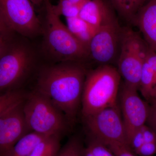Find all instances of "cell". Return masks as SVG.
Here are the masks:
<instances>
[{"label":"cell","mask_w":156,"mask_h":156,"mask_svg":"<svg viewBox=\"0 0 156 156\" xmlns=\"http://www.w3.org/2000/svg\"><path fill=\"white\" fill-rule=\"evenodd\" d=\"M87 73L80 62H59L45 66L40 71L34 90L48 98L72 125L81 105Z\"/></svg>","instance_id":"6da1fadb"},{"label":"cell","mask_w":156,"mask_h":156,"mask_svg":"<svg viewBox=\"0 0 156 156\" xmlns=\"http://www.w3.org/2000/svg\"><path fill=\"white\" fill-rule=\"evenodd\" d=\"M121 78L111 65H101L87 72L81 101L83 118L118 105Z\"/></svg>","instance_id":"7a4b0ae2"},{"label":"cell","mask_w":156,"mask_h":156,"mask_svg":"<svg viewBox=\"0 0 156 156\" xmlns=\"http://www.w3.org/2000/svg\"><path fill=\"white\" fill-rule=\"evenodd\" d=\"M46 3L44 46L46 52L58 62H80L89 57V48L70 31L53 11L48 0Z\"/></svg>","instance_id":"3957f363"},{"label":"cell","mask_w":156,"mask_h":156,"mask_svg":"<svg viewBox=\"0 0 156 156\" xmlns=\"http://www.w3.org/2000/svg\"><path fill=\"white\" fill-rule=\"evenodd\" d=\"M23 112L30 132L62 137L70 126L62 112L48 98L35 90L27 93Z\"/></svg>","instance_id":"277c9868"},{"label":"cell","mask_w":156,"mask_h":156,"mask_svg":"<svg viewBox=\"0 0 156 156\" xmlns=\"http://www.w3.org/2000/svg\"><path fill=\"white\" fill-rule=\"evenodd\" d=\"M148 48L139 34L129 27L122 28L117 69L124 83L137 90Z\"/></svg>","instance_id":"5b68a950"},{"label":"cell","mask_w":156,"mask_h":156,"mask_svg":"<svg viewBox=\"0 0 156 156\" xmlns=\"http://www.w3.org/2000/svg\"><path fill=\"white\" fill-rule=\"evenodd\" d=\"M0 55V93L18 89L17 87L29 75L34 64V55L30 47L18 43Z\"/></svg>","instance_id":"8992f818"},{"label":"cell","mask_w":156,"mask_h":156,"mask_svg":"<svg viewBox=\"0 0 156 156\" xmlns=\"http://www.w3.org/2000/svg\"><path fill=\"white\" fill-rule=\"evenodd\" d=\"M0 17L11 31L27 37L43 30L30 0H0Z\"/></svg>","instance_id":"52a82bcc"},{"label":"cell","mask_w":156,"mask_h":156,"mask_svg":"<svg viewBox=\"0 0 156 156\" xmlns=\"http://www.w3.org/2000/svg\"><path fill=\"white\" fill-rule=\"evenodd\" d=\"M83 118L90 137L105 144L118 143L128 146L118 105Z\"/></svg>","instance_id":"ba28073f"},{"label":"cell","mask_w":156,"mask_h":156,"mask_svg":"<svg viewBox=\"0 0 156 156\" xmlns=\"http://www.w3.org/2000/svg\"><path fill=\"white\" fill-rule=\"evenodd\" d=\"M122 31L117 18L98 29L89 44V56L101 65L117 61Z\"/></svg>","instance_id":"9c48e42d"},{"label":"cell","mask_w":156,"mask_h":156,"mask_svg":"<svg viewBox=\"0 0 156 156\" xmlns=\"http://www.w3.org/2000/svg\"><path fill=\"white\" fill-rule=\"evenodd\" d=\"M120 90L119 108L129 146L132 136L146 124L149 103L140 97L137 89L125 83Z\"/></svg>","instance_id":"30bf717a"},{"label":"cell","mask_w":156,"mask_h":156,"mask_svg":"<svg viewBox=\"0 0 156 156\" xmlns=\"http://www.w3.org/2000/svg\"><path fill=\"white\" fill-rule=\"evenodd\" d=\"M23 101L0 116V156L7 155L20 140L30 132L24 118Z\"/></svg>","instance_id":"8fae6325"},{"label":"cell","mask_w":156,"mask_h":156,"mask_svg":"<svg viewBox=\"0 0 156 156\" xmlns=\"http://www.w3.org/2000/svg\"><path fill=\"white\" fill-rule=\"evenodd\" d=\"M148 47L156 53V0H148L133 21Z\"/></svg>","instance_id":"7c38bea8"},{"label":"cell","mask_w":156,"mask_h":156,"mask_svg":"<svg viewBox=\"0 0 156 156\" xmlns=\"http://www.w3.org/2000/svg\"><path fill=\"white\" fill-rule=\"evenodd\" d=\"M113 9L105 0H89L83 6L79 17L97 30L116 18Z\"/></svg>","instance_id":"4fadbf2b"},{"label":"cell","mask_w":156,"mask_h":156,"mask_svg":"<svg viewBox=\"0 0 156 156\" xmlns=\"http://www.w3.org/2000/svg\"><path fill=\"white\" fill-rule=\"evenodd\" d=\"M66 19V26L70 31L81 43L89 48L90 41L97 29L79 16Z\"/></svg>","instance_id":"5bb4252c"},{"label":"cell","mask_w":156,"mask_h":156,"mask_svg":"<svg viewBox=\"0 0 156 156\" xmlns=\"http://www.w3.org/2000/svg\"><path fill=\"white\" fill-rule=\"evenodd\" d=\"M138 90L148 103L156 99V80L153 72L145 61L140 78Z\"/></svg>","instance_id":"9a60e30c"},{"label":"cell","mask_w":156,"mask_h":156,"mask_svg":"<svg viewBox=\"0 0 156 156\" xmlns=\"http://www.w3.org/2000/svg\"><path fill=\"white\" fill-rule=\"evenodd\" d=\"M47 136L29 132L20 140L6 156H30L36 146Z\"/></svg>","instance_id":"2e32d148"},{"label":"cell","mask_w":156,"mask_h":156,"mask_svg":"<svg viewBox=\"0 0 156 156\" xmlns=\"http://www.w3.org/2000/svg\"><path fill=\"white\" fill-rule=\"evenodd\" d=\"M148 0H110L115 11L128 21L134 17Z\"/></svg>","instance_id":"e0dca14e"},{"label":"cell","mask_w":156,"mask_h":156,"mask_svg":"<svg viewBox=\"0 0 156 156\" xmlns=\"http://www.w3.org/2000/svg\"><path fill=\"white\" fill-rule=\"evenodd\" d=\"M89 0H59L57 5H52L53 11L58 16L66 18L79 16L84 5Z\"/></svg>","instance_id":"ac0fdd59"},{"label":"cell","mask_w":156,"mask_h":156,"mask_svg":"<svg viewBox=\"0 0 156 156\" xmlns=\"http://www.w3.org/2000/svg\"><path fill=\"white\" fill-rule=\"evenodd\" d=\"M61 136H47L39 142L30 156H56L61 148Z\"/></svg>","instance_id":"d6986e66"},{"label":"cell","mask_w":156,"mask_h":156,"mask_svg":"<svg viewBox=\"0 0 156 156\" xmlns=\"http://www.w3.org/2000/svg\"><path fill=\"white\" fill-rule=\"evenodd\" d=\"M27 93L20 90H11L0 95V116L24 100Z\"/></svg>","instance_id":"ffe728a7"},{"label":"cell","mask_w":156,"mask_h":156,"mask_svg":"<svg viewBox=\"0 0 156 156\" xmlns=\"http://www.w3.org/2000/svg\"><path fill=\"white\" fill-rule=\"evenodd\" d=\"M84 147L80 137L74 136L61 147L56 156H83Z\"/></svg>","instance_id":"44dd1931"},{"label":"cell","mask_w":156,"mask_h":156,"mask_svg":"<svg viewBox=\"0 0 156 156\" xmlns=\"http://www.w3.org/2000/svg\"><path fill=\"white\" fill-rule=\"evenodd\" d=\"M87 147L95 156H115L107 146L92 137H90Z\"/></svg>","instance_id":"7402d4cb"},{"label":"cell","mask_w":156,"mask_h":156,"mask_svg":"<svg viewBox=\"0 0 156 156\" xmlns=\"http://www.w3.org/2000/svg\"><path fill=\"white\" fill-rule=\"evenodd\" d=\"M105 145L114 154L115 156H136L128 145L118 143H109Z\"/></svg>","instance_id":"603a6c76"},{"label":"cell","mask_w":156,"mask_h":156,"mask_svg":"<svg viewBox=\"0 0 156 156\" xmlns=\"http://www.w3.org/2000/svg\"><path fill=\"white\" fill-rule=\"evenodd\" d=\"M142 128L135 133L129 143V147L134 153L144 143Z\"/></svg>","instance_id":"cb8c5ba5"},{"label":"cell","mask_w":156,"mask_h":156,"mask_svg":"<svg viewBox=\"0 0 156 156\" xmlns=\"http://www.w3.org/2000/svg\"><path fill=\"white\" fill-rule=\"evenodd\" d=\"M135 154L139 156H153L156 154V142L144 143Z\"/></svg>","instance_id":"d4e9b609"},{"label":"cell","mask_w":156,"mask_h":156,"mask_svg":"<svg viewBox=\"0 0 156 156\" xmlns=\"http://www.w3.org/2000/svg\"><path fill=\"white\" fill-rule=\"evenodd\" d=\"M149 103V111L146 124L150 127L156 134V101H153Z\"/></svg>","instance_id":"484cf974"},{"label":"cell","mask_w":156,"mask_h":156,"mask_svg":"<svg viewBox=\"0 0 156 156\" xmlns=\"http://www.w3.org/2000/svg\"><path fill=\"white\" fill-rule=\"evenodd\" d=\"M142 131L144 143L156 142V134L150 127L146 124L143 126Z\"/></svg>","instance_id":"4316f807"},{"label":"cell","mask_w":156,"mask_h":156,"mask_svg":"<svg viewBox=\"0 0 156 156\" xmlns=\"http://www.w3.org/2000/svg\"><path fill=\"white\" fill-rule=\"evenodd\" d=\"M146 61L152 70L156 80V53L149 47L147 53Z\"/></svg>","instance_id":"83f0119b"},{"label":"cell","mask_w":156,"mask_h":156,"mask_svg":"<svg viewBox=\"0 0 156 156\" xmlns=\"http://www.w3.org/2000/svg\"><path fill=\"white\" fill-rule=\"evenodd\" d=\"M8 34H0V55L7 48L6 36Z\"/></svg>","instance_id":"f1b7e54d"},{"label":"cell","mask_w":156,"mask_h":156,"mask_svg":"<svg viewBox=\"0 0 156 156\" xmlns=\"http://www.w3.org/2000/svg\"><path fill=\"white\" fill-rule=\"evenodd\" d=\"M10 31L0 17V34H8Z\"/></svg>","instance_id":"f546056e"},{"label":"cell","mask_w":156,"mask_h":156,"mask_svg":"<svg viewBox=\"0 0 156 156\" xmlns=\"http://www.w3.org/2000/svg\"><path fill=\"white\" fill-rule=\"evenodd\" d=\"M83 156H95L87 147H84Z\"/></svg>","instance_id":"4dcf8cb0"},{"label":"cell","mask_w":156,"mask_h":156,"mask_svg":"<svg viewBox=\"0 0 156 156\" xmlns=\"http://www.w3.org/2000/svg\"><path fill=\"white\" fill-rule=\"evenodd\" d=\"M30 1H31L33 3V4L39 5L42 2H46L48 0H30Z\"/></svg>","instance_id":"1f68e13d"},{"label":"cell","mask_w":156,"mask_h":156,"mask_svg":"<svg viewBox=\"0 0 156 156\" xmlns=\"http://www.w3.org/2000/svg\"><path fill=\"white\" fill-rule=\"evenodd\" d=\"M156 100V99H155V100Z\"/></svg>","instance_id":"d6a6232c"}]
</instances>
